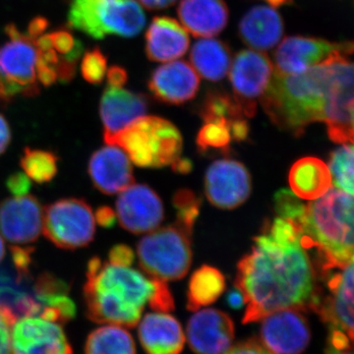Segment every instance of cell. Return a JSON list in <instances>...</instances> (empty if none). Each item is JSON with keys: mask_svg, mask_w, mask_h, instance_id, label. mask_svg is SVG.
Wrapping results in <instances>:
<instances>
[{"mask_svg": "<svg viewBox=\"0 0 354 354\" xmlns=\"http://www.w3.org/2000/svg\"><path fill=\"white\" fill-rule=\"evenodd\" d=\"M11 142V130L6 118L0 114V155L6 152Z\"/></svg>", "mask_w": 354, "mask_h": 354, "instance_id": "f907efd6", "label": "cell"}, {"mask_svg": "<svg viewBox=\"0 0 354 354\" xmlns=\"http://www.w3.org/2000/svg\"><path fill=\"white\" fill-rule=\"evenodd\" d=\"M228 304L232 308H241L244 305V297L239 290H232L227 297Z\"/></svg>", "mask_w": 354, "mask_h": 354, "instance_id": "f5cc1de1", "label": "cell"}, {"mask_svg": "<svg viewBox=\"0 0 354 354\" xmlns=\"http://www.w3.org/2000/svg\"><path fill=\"white\" fill-rule=\"evenodd\" d=\"M239 36L246 46L257 51L272 50L281 41L283 22L272 7L255 6L242 18Z\"/></svg>", "mask_w": 354, "mask_h": 354, "instance_id": "d4e9b609", "label": "cell"}, {"mask_svg": "<svg viewBox=\"0 0 354 354\" xmlns=\"http://www.w3.org/2000/svg\"><path fill=\"white\" fill-rule=\"evenodd\" d=\"M186 334L195 353L223 354L234 341V324L221 310H201L188 321Z\"/></svg>", "mask_w": 354, "mask_h": 354, "instance_id": "d6986e66", "label": "cell"}, {"mask_svg": "<svg viewBox=\"0 0 354 354\" xmlns=\"http://www.w3.org/2000/svg\"><path fill=\"white\" fill-rule=\"evenodd\" d=\"M106 57L99 48L88 50L81 64L83 78L90 84H101L106 76Z\"/></svg>", "mask_w": 354, "mask_h": 354, "instance_id": "8d00e7d4", "label": "cell"}, {"mask_svg": "<svg viewBox=\"0 0 354 354\" xmlns=\"http://www.w3.org/2000/svg\"><path fill=\"white\" fill-rule=\"evenodd\" d=\"M330 295L321 297L315 310L330 329H339L353 341V261L342 268L341 272H324Z\"/></svg>", "mask_w": 354, "mask_h": 354, "instance_id": "e0dca14e", "label": "cell"}, {"mask_svg": "<svg viewBox=\"0 0 354 354\" xmlns=\"http://www.w3.org/2000/svg\"><path fill=\"white\" fill-rule=\"evenodd\" d=\"M329 339H328L327 349L334 351H351L353 339L346 333L339 329H330Z\"/></svg>", "mask_w": 354, "mask_h": 354, "instance_id": "bcb514c9", "label": "cell"}, {"mask_svg": "<svg viewBox=\"0 0 354 354\" xmlns=\"http://www.w3.org/2000/svg\"><path fill=\"white\" fill-rule=\"evenodd\" d=\"M177 0H139L140 3L149 10H162L174 6Z\"/></svg>", "mask_w": 354, "mask_h": 354, "instance_id": "816d5d0a", "label": "cell"}, {"mask_svg": "<svg viewBox=\"0 0 354 354\" xmlns=\"http://www.w3.org/2000/svg\"><path fill=\"white\" fill-rule=\"evenodd\" d=\"M104 142L123 149L140 167L174 165L183 151L180 132L169 121L158 116H142Z\"/></svg>", "mask_w": 354, "mask_h": 354, "instance_id": "5b68a950", "label": "cell"}, {"mask_svg": "<svg viewBox=\"0 0 354 354\" xmlns=\"http://www.w3.org/2000/svg\"><path fill=\"white\" fill-rule=\"evenodd\" d=\"M172 165V169L174 171L179 172V174H188L192 169V162L186 158H180L176 160Z\"/></svg>", "mask_w": 354, "mask_h": 354, "instance_id": "db71d44e", "label": "cell"}, {"mask_svg": "<svg viewBox=\"0 0 354 354\" xmlns=\"http://www.w3.org/2000/svg\"><path fill=\"white\" fill-rule=\"evenodd\" d=\"M35 249L32 247H22L12 245L10 247L11 260L15 268L17 276L24 279L30 276L32 264V254Z\"/></svg>", "mask_w": 354, "mask_h": 354, "instance_id": "ab89813d", "label": "cell"}, {"mask_svg": "<svg viewBox=\"0 0 354 354\" xmlns=\"http://www.w3.org/2000/svg\"><path fill=\"white\" fill-rule=\"evenodd\" d=\"M348 57L337 62V80L324 118L335 143L353 142V64Z\"/></svg>", "mask_w": 354, "mask_h": 354, "instance_id": "2e32d148", "label": "cell"}, {"mask_svg": "<svg viewBox=\"0 0 354 354\" xmlns=\"http://www.w3.org/2000/svg\"><path fill=\"white\" fill-rule=\"evenodd\" d=\"M95 221L99 223L100 227L104 228H113L116 223V214L109 206H102L97 209L95 213Z\"/></svg>", "mask_w": 354, "mask_h": 354, "instance_id": "7dc6e473", "label": "cell"}, {"mask_svg": "<svg viewBox=\"0 0 354 354\" xmlns=\"http://www.w3.org/2000/svg\"><path fill=\"white\" fill-rule=\"evenodd\" d=\"M191 234L176 223L147 235L137 246L142 269L165 281L184 278L192 263Z\"/></svg>", "mask_w": 354, "mask_h": 354, "instance_id": "52a82bcc", "label": "cell"}, {"mask_svg": "<svg viewBox=\"0 0 354 354\" xmlns=\"http://www.w3.org/2000/svg\"><path fill=\"white\" fill-rule=\"evenodd\" d=\"M127 70L118 65H113L108 71V85L111 87L122 88L127 83Z\"/></svg>", "mask_w": 354, "mask_h": 354, "instance_id": "c3c4849f", "label": "cell"}, {"mask_svg": "<svg viewBox=\"0 0 354 354\" xmlns=\"http://www.w3.org/2000/svg\"><path fill=\"white\" fill-rule=\"evenodd\" d=\"M16 320L10 311L0 307V354H12L11 332Z\"/></svg>", "mask_w": 354, "mask_h": 354, "instance_id": "b9f144b4", "label": "cell"}, {"mask_svg": "<svg viewBox=\"0 0 354 354\" xmlns=\"http://www.w3.org/2000/svg\"><path fill=\"white\" fill-rule=\"evenodd\" d=\"M179 19L194 37L216 36L228 21V9L223 0H181Z\"/></svg>", "mask_w": 354, "mask_h": 354, "instance_id": "484cf974", "label": "cell"}, {"mask_svg": "<svg viewBox=\"0 0 354 354\" xmlns=\"http://www.w3.org/2000/svg\"><path fill=\"white\" fill-rule=\"evenodd\" d=\"M134 251L131 247L125 244H118L111 249L109 253V260L111 264L120 267H129L134 262Z\"/></svg>", "mask_w": 354, "mask_h": 354, "instance_id": "f6af8a7d", "label": "cell"}, {"mask_svg": "<svg viewBox=\"0 0 354 354\" xmlns=\"http://www.w3.org/2000/svg\"><path fill=\"white\" fill-rule=\"evenodd\" d=\"M70 286L64 279L58 278L50 272H43L39 274L34 286V297L37 301L39 298L48 295L69 293Z\"/></svg>", "mask_w": 354, "mask_h": 354, "instance_id": "f35d334b", "label": "cell"}, {"mask_svg": "<svg viewBox=\"0 0 354 354\" xmlns=\"http://www.w3.org/2000/svg\"><path fill=\"white\" fill-rule=\"evenodd\" d=\"M147 109L148 100L145 95L108 85L100 104L104 139L113 136L133 121L145 115Z\"/></svg>", "mask_w": 354, "mask_h": 354, "instance_id": "7402d4cb", "label": "cell"}, {"mask_svg": "<svg viewBox=\"0 0 354 354\" xmlns=\"http://www.w3.org/2000/svg\"><path fill=\"white\" fill-rule=\"evenodd\" d=\"M155 291L152 299L149 302L151 308L157 312H171L174 310V300L167 281L153 279Z\"/></svg>", "mask_w": 354, "mask_h": 354, "instance_id": "60d3db41", "label": "cell"}, {"mask_svg": "<svg viewBox=\"0 0 354 354\" xmlns=\"http://www.w3.org/2000/svg\"><path fill=\"white\" fill-rule=\"evenodd\" d=\"M326 354H353V351H330V349H326Z\"/></svg>", "mask_w": 354, "mask_h": 354, "instance_id": "6f0895ef", "label": "cell"}, {"mask_svg": "<svg viewBox=\"0 0 354 354\" xmlns=\"http://www.w3.org/2000/svg\"><path fill=\"white\" fill-rule=\"evenodd\" d=\"M174 205L177 209L176 223L192 232L193 225L199 215L201 200L192 191L181 189L174 195Z\"/></svg>", "mask_w": 354, "mask_h": 354, "instance_id": "e575fe53", "label": "cell"}, {"mask_svg": "<svg viewBox=\"0 0 354 354\" xmlns=\"http://www.w3.org/2000/svg\"><path fill=\"white\" fill-rule=\"evenodd\" d=\"M353 53L351 41L330 43L326 39L309 37H288L277 48L274 62L277 71L283 74H298L325 64L337 55H351Z\"/></svg>", "mask_w": 354, "mask_h": 354, "instance_id": "8fae6325", "label": "cell"}, {"mask_svg": "<svg viewBox=\"0 0 354 354\" xmlns=\"http://www.w3.org/2000/svg\"><path fill=\"white\" fill-rule=\"evenodd\" d=\"M41 230L58 248L75 250L88 246L95 234L92 207L79 198L58 200L44 209Z\"/></svg>", "mask_w": 354, "mask_h": 354, "instance_id": "9c48e42d", "label": "cell"}, {"mask_svg": "<svg viewBox=\"0 0 354 354\" xmlns=\"http://www.w3.org/2000/svg\"><path fill=\"white\" fill-rule=\"evenodd\" d=\"M67 19L70 27L95 39L133 38L146 24L136 0H71Z\"/></svg>", "mask_w": 354, "mask_h": 354, "instance_id": "8992f818", "label": "cell"}, {"mask_svg": "<svg viewBox=\"0 0 354 354\" xmlns=\"http://www.w3.org/2000/svg\"><path fill=\"white\" fill-rule=\"evenodd\" d=\"M266 1L272 8H279V7L286 6V4H290L292 0H266Z\"/></svg>", "mask_w": 354, "mask_h": 354, "instance_id": "11a10c76", "label": "cell"}, {"mask_svg": "<svg viewBox=\"0 0 354 354\" xmlns=\"http://www.w3.org/2000/svg\"><path fill=\"white\" fill-rule=\"evenodd\" d=\"M149 88L158 101L183 104L196 95L200 77L185 62H174L158 67L149 80Z\"/></svg>", "mask_w": 354, "mask_h": 354, "instance_id": "44dd1931", "label": "cell"}, {"mask_svg": "<svg viewBox=\"0 0 354 354\" xmlns=\"http://www.w3.org/2000/svg\"><path fill=\"white\" fill-rule=\"evenodd\" d=\"M190 60L199 75L209 81L223 80L232 66L230 48L218 39H201L193 46Z\"/></svg>", "mask_w": 354, "mask_h": 354, "instance_id": "83f0119b", "label": "cell"}, {"mask_svg": "<svg viewBox=\"0 0 354 354\" xmlns=\"http://www.w3.org/2000/svg\"><path fill=\"white\" fill-rule=\"evenodd\" d=\"M330 169L337 187L353 195V146L344 144L330 155Z\"/></svg>", "mask_w": 354, "mask_h": 354, "instance_id": "836d02e7", "label": "cell"}, {"mask_svg": "<svg viewBox=\"0 0 354 354\" xmlns=\"http://www.w3.org/2000/svg\"><path fill=\"white\" fill-rule=\"evenodd\" d=\"M237 265L235 288L247 305L242 323H256L272 312L315 311L322 297L315 268L301 241L281 243L266 232Z\"/></svg>", "mask_w": 354, "mask_h": 354, "instance_id": "6da1fadb", "label": "cell"}, {"mask_svg": "<svg viewBox=\"0 0 354 354\" xmlns=\"http://www.w3.org/2000/svg\"><path fill=\"white\" fill-rule=\"evenodd\" d=\"M332 176L328 165L313 157L297 160L291 167L290 184L297 196L306 200L322 197L332 186Z\"/></svg>", "mask_w": 354, "mask_h": 354, "instance_id": "4316f807", "label": "cell"}, {"mask_svg": "<svg viewBox=\"0 0 354 354\" xmlns=\"http://www.w3.org/2000/svg\"><path fill=\"white\" fill-rule=\"evenodd\" d=\"M48 27V21L44 17H36L30 23L28 27V36L35 41L38 39L39 36L44 34Z\"/></svg>", "mask_w": 354, "mask_h": 354, "instance_id": "681fc988", "label": "cell"}, {"mask_svg": "<svg viewBox=\"0 0 354 354\" xmlns=\"http://www.w3.org/2000/svg\"><path fill=\"white\" fill-rule=\"evenodd\" d=\"M6 187L14 197L25 196L32 187L29 177L23 172H15L8 177Z\"/></svg>", "mask_w": 354, "mask_h": 354, "instance_id": "ee69618b", "label": "cell"}, {"mask_svg": "<svg viewBox=\"0 0 354 354\" xmlns=\"http://www.w3.org/2000/svg\"><path fill=\"white\" fill-rule=\"evenodd\" d=\"M9 41L0 48V102L39 95L37 82L38 50L35 41L15 25L6 26Z\"/></svg>", "mask_w": 354, "mask_h": 354, "instance_id": "ba28073f", "label": "cell"}, {"mask_svg": "<svg viewBox=\"0 0 354 354\" xmlns=\"http://www.w3.org/2000/svg\"><path fill=\"white\" fill-rule=\"evenodd\" d=\"M57 156L50 151L26 148L20 165L26 176L35 183H50L57 174Z\"/></svg>", "mask_w": 354, "mask_h": 354, "instance_id": "4dcf8cb0", "label": "cell"}, {"mask_svg": "<svg viewBox=\"0 0 354 354\" xmlns=\"http://www.w3.org/2000/svg\"><path fill=\"white\" fill-rule=\"evenodd\" d=\"M339 55L325 64L298 74L274 71L260 97L261 104L277 127L292 134H304L311 123L324 121L337 80Z\"/></svg>", "mask_w": 354, "mask_h": 354, "instance_id": "7a4b0ae2", "label": "cell"}, {"mask_svg": "<svg viewBox=\"0 0 354 354\" xmlns=\"http://www.w3.org/2000/svg\"><path fill=\"white\" fill-rule=\"evenodd\" d=\"M48 36H50L51 48L57 51L60 57L67 62L78 64L79 58L82 55L83 46L71 32L59 29L48 32Z\"/></svg>", "mask_w": 354, "mask_h": 354, "instance_id": "d590c367", "label": "cell"}, {"mask_svg": "<svg viewBox=\"0 0 354 354\" xmlns=\"http://www.w3.org/2000/svg\"><path fill=\"white\" fill-rule=\"evenodd\" d=\"M223 354H272L269 349L266 348L264 344L256 339V337H251V339H246L237 342L235 346H230Z\"/></svg>", "mask_w": 354, "mask_h": 354, "instance_id": "7bdbcfd3", "label": "cell"}, {"mask_svg": "<svg viewBox=\"0 0 354 354\" xmlns=\"http://www.w3.org/2000/svg\"><path fill=\"white\" fill-rule=\"evenodd\" d=\"M43 207L36 197L8 198L0 204V232L10 243H32L43 230Z\"/></svg>", "mask_w": 354, "mask_h": 354, "instance_id": "ac0fdd59", "label": "cell"}, {"mask_svg": "<svg viewBox=\"0 0 354 354\" xmlns=\"http://www.w3.org/2000/svg\"><path fill=\"white\" fill-rule=\"evenodd\" d=\"M138 335L147 354H180L185 344L180 324L165 313L147 314L140 323Z\"/></svg>", "mask_w": 354, "mask_h": 354, "instance_id": "603a6c76", "label": "cell"}, {"mask_svg": "<svg viewBox=\"0 0 354 354\" xmlns=\"http://www.w3.org/2000/svg\"><path fill=\"white\" fill-rule=\"evenodd\" d=\"M121 227L135 234L152 232L164 220V206L157 193L145 184H132L116 200Z\"/></svg>", "mask_w": 354, "mask_h": 354, "instance_id": "5bb4252c", "label": "cell"}, {"mask_svg": "<svg viewBox=\"0 0 354 354\" xmlns=\"http://www.w3.org/2000/svg\"><path fill=\"white\" fill-rule=\"evenodd\" d=\"M185 28L167 16L153 18L146 32V53L155 62H167L185 55L189 48Z\"/></svg>", "mask_w": 354, "mask_h": 354, "instance_id": "cb8c5ba5", "label": "cell"}, {"mask_svg": "<svg viewBox=\"0 0 354 354\" xmlns=\"http://www.w3.org/2000/svg\"><path fill=\"white\" fill-rule=\"evenodd\" d=\"M85 354H136V346L131 334L120 326H104L88 335Z\"/></svg>", "mask_w": 354, "mask_h": 354, "instance_id": "f546056e", "label": "cell"}, {"mask_svg": "<svg viewBox=\"0 0 354 354\" xmlns=\"http://www.w3.org/2000/svg\"><path fill=\"white\" fill-rule=\"evenodd\" d=\"M262 321L260 342L272 354H302L308 348L311 329L302 310H278Z\"/></svg>", "mask_w": 354, "mask_h": 354, "instance_id": "7c38bea8", "label": "cell"}, {"mask_svg": "<svg viewBox=\"0 0 354 354\" xmlns=\"http://www.w3.org/2000/svg\"><path fill=\"white\" fill-rule=\"evenodd\" d=\"M4 256H6V245H4L3 239L0 236V262L3 260Z\"/></svg>", "mask_w": 354, "mask_h": 354, "instance_id": "9f6ffc18", "label": "cell"}, {"mask_svg": "<svg viewBox=\"0 0 354 354\" xmlns=\"http://www.w3.org/2000/svg\"><path fill=\"white\" fill-rule=\"evenodd\" d=\"M204 122L205 124L200 129L197 136V146L200 152L207 153L212 151L228 153L230 144L234 141L232 127L235 121L230 122L227 120H211Z\"/></svg>", "mask_w": 354, "mask_h": 354, "instance_id": "1f68e13d", "label": "cell"}, {"mask_svg": "<svg viewBox=\"0 0 354 354\" xmlns=\"http://www.w3.org/2000/svg\"><path fill=\"white\" fill-rule=\"evenodd\" d=\"M202 120H227L230 122L246 118L234 97L221 91H211L205 97L201 111Z\"/></svg>", "mask_w": 354, "mask_h": 354, "instance_id": "d6a6232c", "label": "cell"}, {"mask_svg": "<svg viewBox=\"0 0 354 354\" xmlns=\"http://www.w3.org/2000/svg\"><path fill=\"white\" fill-rule=\"evenodd\" d=\"M205 192L214 206L225 209L236 208L250 196V174L236 160H216L206 172Z\"/></svg>", "mask_w": 354, "mask_h": 354, "instance_id": "9a60e30c", "label": "cell"}, {"mask_svg": "<svg viewBox=\"0 0 354 354\" xmlns=\"http://www.w3.org/2000/svg\"><path fill=\"white\" fill-rule=\"evenodd\" d=\"M230 83L234 100L247 118H252L257 109L258 97L265 92L274 74L269 57L257 50H242L230 66Z\"/></svg>", "mask_w": 354, "mask_h": 354, "instance_id": "30bf717a", "label": "cell"}, {"mask_svg": "<svg viewBox=\"0 0 354 354\" xmlns=\"http://www.w3.org/2000/svg\"><path fill=\"white\" fill-rule=\"evenodd\" d=\"M301 245L314 248L321 271L342 269L353 261V195L339 188L305 206Z\"/></svg>", "mask_w": 354, "mask_h": 354, "instance_id": "277c9868", "label": "cell"}, {"mask_svg": "<svg viewBox=\"0 0 354 354\" xmlns=\"http://www.w3.org/2000/svg\"><path fill=\"white\" fill-rule=\"evenodd\" d=\"M225 288L223 274L216 268L202 266L191 277L187 293V309L197 311L218 299Z\"/></svg>", "mask_w": 354, "mask_h": 354, "instance_id": "f1b7e54d", "label": "cell"}, {"mask_svg": "<svg viewBox=\"0 0 354 354\" xmlns=\"http://www.w3.org/2000/svg\"><path fill=\"white\" fill-rule=\"evenodd\" d=\"M12 354H74L62 325L41 317L17 319L11 332Z\"/></svg>", "mask_w": 354, "mask_h": 354, "instance_id": "4fadbf2b", "label": "cell"}, {"mask_svg": "<svg viewBox=\"0 0 354 354\" xmlns=\"http://www.w3.org/2000/svg\"><path fill=\"white\" fill-rule=\"evenodd\" d=\"M83 293L87 317L95 323L134 328L146 304L152 299L155 281L127 267L93 257L87 264Z\"/></svg>", "mask_w": 354, "mask_h": 354, "instance_id": "3957f363", "label": "cell"}, {"mask_svg": "<svg viewBox=\"0 0 354 354\" xmlns=\"http://www.w3.org/2000/svg\"><path fill=\"white\" fill-rule=\"evenodd\" d=\"M274 207L281 218L300 223L305 206L291 191L281 189L274 196Z\"/></svg>", "mask_w": 354, "mask_h": 354, "instance_id": "74e56055", "label": "cell"}, {"mask_svg": "<svg viewBox=\"0 0 354 354\" xmlns=\"http://www.w3.org/2000/svg\"><path fill=\"white\" fill-rule=\"evenodd\" d=\"M88 174L95 189L106 195L118 194L134 183L129 158L115 145L104 147L93 153Z\"/></svg>", "mask_w": 354, "mask_h": 354, "instance_id": "ffe728a7", "label": "cell"}]
</instances>
